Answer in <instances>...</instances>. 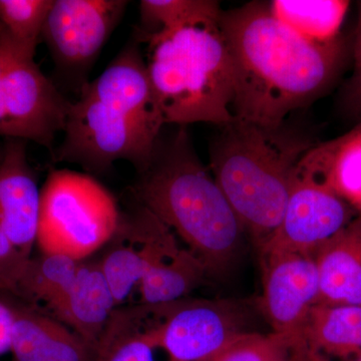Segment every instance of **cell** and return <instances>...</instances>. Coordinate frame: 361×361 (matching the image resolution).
<instances>
[{
  "instance_id": "1f68e13d",
  "label": "cell",
  "mask_w": 361,
  "mask_h": 361,
  "mask_svg": "<svg viewBox=\"0 0 361 361\" xmlns=\"http://www.w3.org/2000/svg\"><path fill=\"white\" fill-rule=\"evenodd\" d=\"M0 159H1V153H0Z\"/></svg>"
},
{
  "instance_id": "e0dca14e",
  "label": "cell",
  "mask_w": 361,
  "mask_h": 361,
  "mask_svg": "<svg viewBox=\"0 0 361 361\" xmlns=\"http://www.w3.org/2000/svg\"><path fill=\"white\" fill-rule=\"evenodd\" d=\"M116 307L99 261L80 262L71 290L52 314L96 348Z\"/></svg>"
},
{
  "instance_id": "8fae6325",
  "label": "cell",
  "mask_w": 361,
  "mask_h": 361,
  "mask_svg": "<svg viewBox=\"0 0 361 361\" xmlns=\"http://www.w3.org/2000/svg\"><path fill=\"white\" fill-rule=\"evenodd\" d=\"M262 263L263 308L273 332L304 343V327L319 299L314 255L268 254Z\"/></svg>"
},
{
  "instance_id": "5b68a950",
  "label": "cell",
  "mask_w": 361,
  "mask_h": 361,
  "mask_svg": "<svg viewBox=\"0 0 361 361\" xmlns=\"http://www.w3.org/2000/svg\"><path fill=\"white\" fill-rule=\"evenodd\" d=\"M121 216L110 192L90 176L52 171L40 193L37 244L42 253L82 261L108 243Z\"/></svg>"
},
{
  "instance_id": "6da1fadb",
  "label": "cell",
  "mask_w": 361,
  "mask_h": 361,
  "mask_svg": "<svg viewBox=\"0 0 361 361\" xmlns=\"http://www.w3.org/2000/svg\"><path fill=\"white\" fill-rule=\"evenodd\" d=\"M219 25L234 70V120L262 127H281L292 111L322 96L348 54L343 37L305 39L277 20L265 2L223 11Z\"/></svg>"
},
{
  "instance_id": "ffe728a7",
  "label": "cell",
  "mask_w": 361,
  "mask_h": 361,
  "mask_svg": "<svg viewBox=\"0 0 361 361\" xmlns=\"http://www.w3.org/2000/svg\"><path fill=\"white\" fill-rule=\"evenodd\" d=\"M350 2L344 0H274L273 16L305 39L329 42L338 39Z\"/></svg>"
},
{
  "instance_id": "9c48e42d",
  "label": "cell",
  "mask_w": 361,
  "mask_h": 361,
  "mask_svg": "<svg viewBox=\"0 0 361 361\" xmlns=\"http://www.w3.org/2000/svg\"><path fill=\"white\" fill-rule=\"evenodd\" d=\"M125 0H52L42 39L63 70H87L122 20Z\"/></svg>"
},
{
  "instance_id": "4316f807",
  "label": "cell",
  "mask_w": 361,
  "mask_h": 361,
  "mask_svg": "<svg viewBox=\"0 0 361 361\" xmlns=\"http://www.w3.org/2000/svg\"><path fill=\"white\" fill-rule=\"evenodd\" d=\"M353 73L342 90V108L353 120L361 123V1L357 2V20L353 35Z\"/></svg>"
},
{
  "instance_id": "4dcf8cb0",
  "label": "cell",
  "mask_w": 361,
  "mask_h": 361,
  "mask_svg": "<svg viewBox=\"0 0 361 361\" xmlns=\"http://www.w3.org/2000/svg\"><path fill=\"white\" fill-rule=\"evenodd\" d=\"M351 361H361V355H358L357 357H355V360H353Z\"/></svg>"
},
{
  "instance_id": "5bb4252c",
  "label": "cell",
  "mask_w": 361,
  "mask_h": 361,
  "mask_svg": "<svg viewBox=\"0 0 361 361\" xmlns=\"http://www.w3.org/2000/svg\"><path fill=\"white\" fill-rule=\"evenodd\" d=\"M13 314V361H92L96 348L56 318L6 302Z\"/></svg>"
},
{
  "instance_id": "ba28073f",
  "label": "cell",
  "mask_w": 361,
  "mask_h": 361,
  "mask_svg": "<svg viewBox=\"0 0 361 361\" xmlns=\"http://www.w3.org/2000/svg\"><path fill=\"white\" fill-rule=\"evenodd\" d=\"M0 54L4 59V135L51 149L56 135L65 129L70 102L45 77L35 59L1 44Z\"/></svg>"
},
{
  "instance_id": "cb8c5ba5",
  "label": "cell",
  "mask_w": 361,
  "mask_h": 361,
  "mask_svg": "<svg viewBox=\"0 0 361 361\" xmlns=\"http://www.w3.org/2000/svg\"><path fill=\"white\" fill-rule=\"evenodd\" d=\"M223 11L214 0H142L137 39L153 37L201 18H219Z\"/></svg>"
},
{
  "instance_id": "ac0fdd59",
  "label": "cell",
  "mask_w": 361,
  "mask_h": 361,
  "mask_svg": "<svg viewBox=\"0 0 361 361\" xmlns=\"http://www.w3.org/2000/svg\"><path fill=\"white\" fill-rule=\"evenodd\" d=\"M308 353L351 361L361 355V304L317 303L303 331Z\"/></svg>"
},
{
  "instance_id": "52a82bcc",
  "label": "cell",
  "mask_w": 361,
  "mask_h": 361,
  "mask_svg": "<svg viewBox=\"0 0 361 361\" xmlns=\"http://www.w3.org/2000/svg\"><path fill=\"white\" fill-rule=\"evenodd\" d=\"M157 348L167 361H209L246 334L245 315L228 300L183 298L146 306Z\"/></svg>"
},
{
  "instance_id": "277c9868",
  "label": "cell",
  "mask_w": 361,
  "mask_h": 361,
  "mask_svg": "<svg viewBox=\"0 0 361 361\" xmlns=\"http://www.w3.org/2000/svg\"><path fill=\"white\" fill-rule=\"evenodd\" d=\"M220 18L137 40L147 44V68L165 125L223 127L234 121V70Z\"/></svg>"
},
{
  "instance_id": "4fadbf2b",
  "label": "cell",
  "mask_w": 361,
  "mask_h": 361,
  "mask_svg": "<svg viewBox=\"0 0 361 361\" xmlns=\"http://www.w3.org/2000/svg\"><path fill=\"white\" fill-rule=\"evenodd\" d=\"M140 42L127 45L82 94L163 128V115L149 80Z\"/></svg>"
},
{
  "instance_id": "83f0119b",
  "label": "cell",
  "mask_w": 361,
  "mask_h": 361,
  "mask_svg": "<svg viewBox=\"0 0 361 361\" xmlns=\"http://www.w3.org/2000/svg\"><path fill=\"white\" fill-rule=\"evenodd\" d=\"M13 314L6 302L0 301V355L11 349Z\"/></svg>"
},
{
  "instance_id": "30bf717a",
  "label": "cell",
  "mask_w": 361,
  "mask_h": 361,
  "mask_svg": "<svg viewBox=\"0 0 361 361\" xmlns=\"http://www.w3.org/2000/svg\"><path fill=\"white\" fill-rule=\"evenodd\" d=\"M357 213L336 194L312 180L297 177L281 222L261 254L315 255Z\"/></svg>"
},
{
  "instance_id": "7402d4cb",
  "label": "cell",
  "mask_w": 361,
  "mask_h": 361,
  "mask_svg": "<svg viewBox=\"0 0 361 361\" xmlns=\"http://www.w3.org/2000/svg\"><path fill=\"white\" fill-rule=\"evenodd\" d=\"M52 0H0V44L35 59Z\"/></svg>"
},
{
  "instance_id": "9a60e30c",
  "label": "cell",
  "mask_w": 361,
  "mask_h": 361,
  "mask_svg": "<svg viewBox=\"0 0 361 361\" xmlns=\"http://www.w3.org/2000/svg\"><path fill=\"white\" fill-rule=\"evenodd\" d=\"M297 177L322 185L361 214V123L336 139L315 144L301 159Z\"/></svg>"
},
{
  "instance_id": "d6986e66",
  "label": "cell",
  "mask_w": 361,
  "mask_h": 361,
  "mask_svg": "<svg viewBox=\"0 0 361 361\" xmlns=\"http://www.w3.org/2000/svg\"><path fill=\"white\" fill-rule=\"evenodd\" d=\"M157 346L144 305L116 308L97 342L92 361H157Z\"/></svg>"
},
{
  "instance_id": "3957f363",
  "label": "cell",
  "mask_w": 361,
  "mask_h": 361,
  "mask_svg": "<svg viewBox=\"0 0 361 361\" xmlns=\"http://www.w3.org/2000/svg\"><path fill=\"white\" fill-rule=\"evenodd\" d=\"M314 145L283 126L237 120L211 142V173L259 249L281 222L297 168Z\"/></svg>"
},
{
  "instance_id": "f546056e",
  "label": "cell",
  "mask_w": 361,
  "mask_h": 361,
  "mask_svg": "<svg viewBox=\"0 0 361 361\" xmlns=\"http://www.w3.org/2000/svg\"><path fill=\"white\" fill-rule=\"evenodd\" d=\"M310 361H329V360H325V358L322 357V356L312 355V353H310Z\"/></svg>"
},
{
  "instance_id": "7a4b0ae2",
  "label": "cell",
  "mask_w": 361,
  "mask_h": 361,
  "mask_svg": "<svg viewBox=\"0 0 361 361\" xmlns=\"http://www.w3.org/2000/svg\"><path fill=\"white\" fill-rule=\"evenodd\" d=\"M134 191L142 207L200 259L208 274H223L232 265L246 230L195 152L186 128L164 145L159 140Z\"/></svg>"
},
{
  "instance_id": "8992f818",
  "label": "cell",
  "mask_w": 361,
  "mask_h": 361,
  "mask_svg": "<svg viewBox=\"0 0 361 361\" xmlns=\"http://www.w3.org/2000/svg\"><path fill=\"white\" fill-rule=\"evenodd\" d=\"M161 128L80 94L71 103L63 141L54 160L104 171L118 161L137 170L148 166L160 140Z\"/></svg>"
},
{
  "instance_id": "7c38bea8",
  "label": "cell",
  "mask_w": 361,
  "mask_h": 361,
  "mask_svg": "<svg viewBox=\"0 0 361 361\" xmlns=\"http://www.w3.org/2000/svg\"><path fill=\"white\" fill-rule=\"evenodd\" d=\"M8 139L0 159V224L14 245L32 258L42 191L28 164L25 141Z\"/></svg>"
},
{
  "instance_id": "603a6c76",
  "label": "cell",
  "mask_w": 361,
  "mask_h": 361,
  "mask_svg": "<svg viewBox=\"0 0 361 361\" xmlns=\"http://www.w3.org/2000/svg\"><path fill=\"white\" fill-rule=\"evenodd\" d=\"M118 231L126 237L127 243L116 244L99 261L116 306L123 303L135 287L139 288L148 266L146 250L122 219Z\"/></svg>"
},
{
  "instance_id": "44dd1931",
  "label": "cell",
  "mask_w": 361,
  "mask_h": 361,
  "mask_svg": "<svg viewBox=\"0 0 361 361\" xmlns=\"http://www.w3.org/2000/svg\"><path fill=\"white\" fill-rule=\"evenodd\" d=\"M82 261L58 254L30 258L21 279L18 295L44 303L51 313L71 290Z\"/></svg>"
},
{
  "instance_id": "f1b7e54d",
  "label": "cell",
  "mask_w": 361,
  "mask_h": 361,
  "mask_svg": "<svg viewBox=\"0 0 361 361\" xmlns=\"http://www.w3.org/2000/svg\"><path fill=\"white\" fill-rule=\"evenodd\" d=\"M2 75H4V59H2L1 54H0V135H4V126H6V111H4Z\"/></svg>"
},
{
  "instance_id": "d4e9b609",
  "label": "cell",
  "mask_w": 361,
  "mask_h": 361,
  "mask_svg": "<svg viewBox=\"0 0 361 361\" xmlns=\"http://www.w3.org/2000/svg\"><path fill=\"white\" fill-rule=\"evenodd\" d=\"M209 361H310V353L302 341L290 337L246 332Z\"/></svg>"
},
{
  "instance_id": "484cf974",
  "label": "cell",
  "mask_w": 361,
  "mask_h": 361,
  "mask_svg": "<svg viewBox=\"0 0 361 361\" xmlns=\"http://www.w3.org/2000/svg\"><path fill=\"white\" fill-rule=\"evenodd\" d=\"M30 258L18 248L0 224V290L18 295Z\"/></svg>"
},
{
  "instance_id": "2e32d148",
  "label": "cell",
  "mask_w": 361,
  "mask_h": 361,
  "mask_svg": "<svg viewBox=\"0 0 361 361\" xmlns=\"http://www.w3.org/2000/svg\"><path fill=\"white\" fill-rule=\"evenodd\" d=\"M323 304H361V214L315 255Z\"/></svg>"
}]
</instances>
